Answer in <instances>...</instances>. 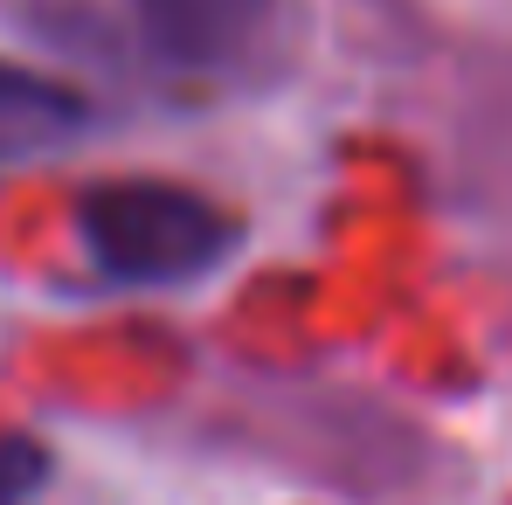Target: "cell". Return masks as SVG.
<instances>
[{
    "mask_svg": "<svg viewBox=\"0 0 512 505\" xmlns=\"http://www.w3.org/2000/svg\"><path fill=\"white\" fill-rule=\"evenodd\" d=\"M90 132V97L0 56V167L49 160Z\"/></svg>",
    "mask_w": 512,
    "mask_h": 505,
    "instance_id": "cell-3",
    "label": "cell"
},
{
    "mask_svg": "<svg viewBox=\"0 0 512 505\" xmlns=\"http://www.w3.org/2000/svg\"><path fill=\"white\" fill-rule=\"evenodd\" d=\"M77 236L111 284H194L236 250L222 201L180 180H104L77 201Z\"/></svg>",
    "mask_w": 512,
    "mask_h": 505,
    "instance_id": "cell-1",
    "label": "cell"
},
{
    "mask_svg": "<svg viewBox=\"0 0 512 505\" xmlns=\"http://www.w3.org/2000/svg\"><path fill=\"white\" fill-rule=\"evenodd\" d=\"M277 0H132L146 49L173 70H229L270 28Z\"/></svg>",
    "mask_w": 512,
    "mask_h": 505,
    "instance_id": "cell-2",
    "label": "cell"
},
{
    "mask_svg": "<svg viewBox=\"0 0 512 505\" xmlns=\"http://www.w3.org/2000/svg\"><path fill=\"white\" fill-rule=\"evenodd\" d=\"M42 478H49V457H42V443H0V505H21L28 492H42Z\"/></svg>",
    "mask_w": 512,
    "mask_h": 505,
    "instance_id": "cell-4",
    "label": "cell"
}]
</instances>
